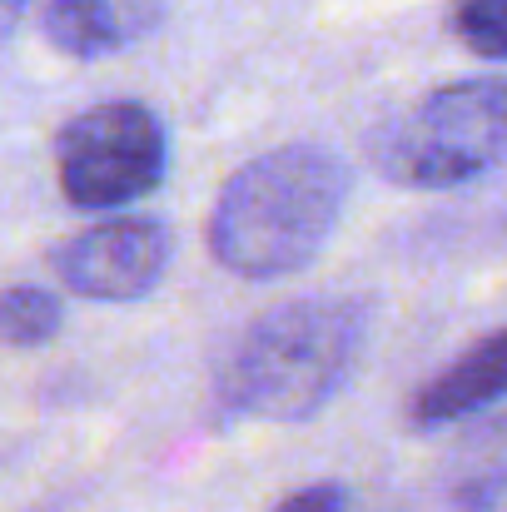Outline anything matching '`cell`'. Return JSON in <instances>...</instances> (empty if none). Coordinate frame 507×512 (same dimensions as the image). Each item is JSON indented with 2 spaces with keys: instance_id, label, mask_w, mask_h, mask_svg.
Returning <instances> with one entry per match:
<instances>
[{
  "instance_id": "cell-1",
  "label": "cell",
  "mask_w": 507,
  "mask_h": 512,
  "mask_svg": "<svg viewBox=\"0 0 507 512\" xmlns=\"http://www.w3.org/2000/svg\"><path fill=\"white\" fill-rule=\"evenodd\" d=\"M348 165L324 145H279L229 174L209 214V254L254 284L319 259L348 209Z\"/></svg>"
},
{
  "instance_id": "cell-2",
  "label": "cell",
  "mask_w": 507,
  "mask_h": 512,
  "mask_svg": "<svg viewBox=\"0 0 507 512\" xmlns=\"http://www.w3.org/2000/svg\"><path fill=\"white\" fill-rule=\"evenodd\" d=\"M368 339V304L353 294H309L259 314L219 368L234 413L264 423H304L329 408Z\"/></svg>"
},
{
  "instance_id": "cell-3",
  "label": "cell",
  "mask_w": 507,
  "mask_h": 512,
  "mask_svg": "<svg viewBox=\"0 0 507 512\" xmlns=\"http://www.w3.org/2000/svg\"><path fill=\"white\" fill-rule=\"evenodd\" d=\"M373 165L403 189H453L507 165V75L428 90L373 135Z\"/></svg>"
},
{
  "instance_id": "cell-4",
  "label": "cell",
  "mask_w": 507,
  "mask_h": 512,
  "mask_svg": "<svg viewBox=\"0 0 507 512\" xmlns=\"http://www.w3.org/2000/svg\"><path fill=\"white\" fill-rule=\"evenodd\" d=\"M169 170L165 125L140 100H105L75 115L55 140V179L75 209H125Z\"/></svg>"
},
{
  "instance_id": "cell-5",
  "label": "cell",
  "mask_w": 507,
  "mask_h": 512,
  "mask_svg": "<svg viewBox=\"0 0 507 512\" xmlns=\"http://www.w3.org/2000/svg\"><path fill=\"white\" fill-rule=\"evenodd\" d=\"M169 259H174V234L165 219L150 214H115L70 234L55 249V274L70 294L95 299V304H135L150 289H160Z\"/></svg>"
},
{
  "instance_id": "cell-6",
  "label": "cell",
  "mask_w": 507,
  "mask_h": 512,
  "mask_svg": "<svg viewBox=\"0 0 507 512\" xmlns=\"http://www.w3.org/2000/svg\"><path fill=\"white\" fill-rule=\"evenodd\" d=\"M507 398V329H493L473 348H463L448 368H438L408 403L413 428L468 423Z\"/></svg>"
},
{
  "instance_id": "cell-7",
  "label": "cell",
  "mask_w": 507,
  "mask_h": 512,
  "mask_svg": "<svg viewBox=\"0 0 507 512\" xmlns=\"http://www.w3.org/2000/svg\"><path fill=\"white\" fill-rule=\"evenodd\" d=\"M160 15L165 0H45L40 35L65 60H100L150 35Z\"/></svg>"
},
{
  "instance_id": "cell-8",
  "label": "cell",
  "mask_w": 507,
  "mask_h": 512,
  "mask_svg": "<svg viewBox=\"0 0 507 512\" xmlns=\"http://www.w3.org/2000/svg\"><path fill=\"white\" fill-rule=\"evenodd\" d=\"M448 493L458 512H507V418L478 423L453 453Z\"/></svg>"
},
{
  "instance_id": "cell-9",
  "label": "cell",
  "mask_w": 507,
  "mask_h": 512,
  "mask_svg": "<svg viewBox=\"0 0 507 512\" xmlns=\"http://www.w3.org/2000/svg\"><path fill=\"white\" fill-rule=\"evenodd\" d=\"M65 329V304L40 284L0 289V343L5 348H45Z\"/></svg>"
},
{
  "instance_id": "cell-10",
  "label": "cell",
  "mask_w": 507,
  "mask_h": 512,
  "mask_svg": "<svg viewBox=\"0 0 507 512\" xmlns=\"http://www.w3.org/2000/svg\"><path fill=\"white\" fill-rule=\"evenodd\" d=\"M448 25L478 60H507V0H453Z\"/></svg>"
},
{
  "instance_id": "cell-11",
  "label": "cell",
  "mask_w": 507,
  "mask_h": 512,
  "mask_svg": "<svg viewBox=\"0 0 507 512\" xmlns=\"http://www.w3.org/2000/svg\"><path fill=\"white\" fill-rule=\"evenodd\" d=\"M274 512H348V488L343 483H309V488L289 493Z\"/></svg>"
},
{
  "instance_id": "cell-12",
  "label": "cell",
  "mask_w": 507,
  "mask_h": 512,
  "mask_svg": "<svg viewBox=\"0 0 507 512\" xmlns=\"http://www.w3.org/2000/svg\"><path fill=\"white\" fill-rule=\"evenodd\" d=\"M25 5H30V0H0V25H10V20H15Z\"/></svg>"
}]
</instances>
